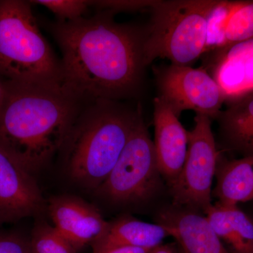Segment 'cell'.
<instances>
[{"label":"cell","instance_id":"d4e9b609","mask_svg":"<svg viewBox=\"0 0 253 253\" xmlns=\"http://www.w3.org/2000/svg\"><path fill=\"white\" fill-rule=\"evenodd\" d=\"M5 95V88L3 81H0V109H1V105L4 101Z\"/></svg>","mask_w":253,"mask_h":253},{"label":"cell","instance_id":"5b68a950","mask_svg":"<svg viewBox=\"0 0 253 253\" xmlns=\"http://www.w3.org/2000/svg\"><path fill=\"white\" fill-rule=\"evenodd\" d=\"M219 0L151 1V25L144 54L147 66L157 58L191 66L207 52L208 23Z\"/></svg>","mask_w":253,"mask_h":253},{"label":"cell","instance_id":"4fadbf2b","mask_svg":"<svg viewBox=\"0 0 253 253\" xmlns=\"http://www.w3.org/2000/svg\"><path fill=\"white\" fill-rule=\"evenodd\" d=\"M212 78L225 102L253 92V39L214 51ZM214 53V52H213Z\"/></svg>","mask_w":253,"mask_h":253},{"label":"cell","instance_id":"9c48e42d","mask_svg":"<svg viewBox=\"0 0 253 253\" xmlns=\"http://www.w3.org/2000/svg\"><path fill=\"white\" fill-rule=\"evenodd\" d=\"M32 174L0 146V226L42 211L44 199Z\"/></svg>","mask_w":253,"mask_h":253},{"label":"cell","instance_id":"9a60e30c","mask_svg":"<svg viewBox=\"0 0 253 253\" xmlns=\"http://www.w3.org/2000/svg\"><path fill=\"white\" fill-rule=\"evenodd\" d=\"M206 217L212 230L231 253H253V219L238 206L216 203Z\"/></svg>","mask_w":253,"mask_h":253},{"label":"cell","instance_id":"277c9868","mask_svg":"<svg viewBox=\"0 0 253 253\" xmlns=\"http://www.w3.org/2000/svg\"><path fill=\"white\" fill-rule=\"evenodd\" d=\"M29 1L0 0V76L61 86V60L42 34Z\"/></svg>","mask_w":253,"mask_h":253},{"label":"cell","instance_id":"6da1fadb","mask_svg":"<svg viewBox=\"0 0 253 253\" xmlns=\"http://www.w3.org/2000/svg\"><path fill=\"white\" fill-rule=\"evenodd\" d=\"M114 14L99 10L51 25L62 52L61 86L84 104L127 99L140 89L146 30L116 23Z\"/></svg>","mask_w":253,"mask_h":253},{"label":"cell","instance_id":"7c38bea8","mask_svg":"<svg viewBox=\"0 0 253 253\" xmlns=\"http://www.w3.org/2000/svg\"><path fill=\"white\" fill-rule=\"evenodd\" d=\"M154 104V144L158 169L170 187L177 179L185 161L188 131L161 98H155Z\"/></svg>","mask_w":253,"mask_h":253},{"label":"cell","instance_id":"52a82bcc","mask_svg":"<svg viewBox=\"0 0 253 253\" xmlns=\"http://www.w3.org/2000/svg\"><path fill=\"white\" fill-rule=\"evenodd\" d=\"M194 122V129L187 131L184 166L169 189L172 205L205 213L212 205V180L219 153L211 128L212 120L196 114Z\"/></svg>","mask_w":253,"mask_h":253},{"label":"cell","instance_id":"5bb4252c","mask_svg":"<svg viewBox=\"0 0 253 253\" xmlns=\"http://www.w3.org/2000/svg\"><path fill=\"white\" fill-rule=\"evenodd\" d=\"M168 236L160 224L123 217L109 222L104 234L90 246L92 253L120 247L152 250L161 246Z\"/></svg>","mask_w":253,"mask_h":253},{"label":"cell","instance_id":"cb8c5ba5","mask_svg":"<svg viewBox=\"0 0 253 253\" xmlns=\"http://www.w3.org/2000/svg\"><path fill=\"white\" fill-rule=\"evenodd\" d=\"M150 253H180L172 244L163 245L155 248Z\"/></svg>","mask_w":253,"mask_h":253},{"label":"cell","instance_id":"44dd1931","mask_svg":"<svg viewBox=\"0 0 253 253\" xmlns=\"http://www.w3.org/2000/svg\"><path fill=\"white\" fill-rule=\"evenodd\" d=\"M0 253H32L31 238L0 231Z\"/></svg>","mask_w":253,"mask_h":253},{"label":"cell","instance_id":"30bf717a","mask_svg":"<svg viewBox=\"0 0 253 253\" xmlns=\"http://www.w3.org/2000/svg\"><path fill=\"white\" fill-rule=\"evenodd\" d=\"M47 206L55 229L77 251L101 237L109 226L96 208L76 196H56Z\"/></svg>","mask_w":253,"mask_h":253},{"label":"cell","instance_id":"7a4b0ae2","mask_svg":"<svg viewBox=\"0 0 253 253\" xmlns=\"http://www.w3.org/2000/svg\"><path fill=\"white\" fill-rule=\"evenodd\" d=\"M3 83L0 146L33 174L61 151L85 104L60 85Z\"/></svg>","mask_w":253,"mask_h":253},{"label":"cell","instance_id":"8fae6325","mask_svg":"<svg viewBox=\"0 0 253 253\" xmlns=\"http://www.w3.org/2000/svg\"><path fill=\"white\" fill-rule=\"evenodd\" d=\"M156 224L176 240L180 253H231L198 211L172 204L158 211Z\"/></svg>","mask_w":253,"mask_h":253},{"label":"cell","instance_id":"e0dca14e","mask_svg":"<svg viewBox=\"0 0 253 253\" xmlns=\"http://www.w3.org/2000/svg\"><path fill=\"white\" fill-rule=\"evenodd\" d=\"M217 119L228 147L242 155L253 156V92L227 101Z\"/></svg>","mask_w":253,"mask_h":253},{"label":"cell","instance_id":"2e32d148","mask_svg":"<svg viewBox=\"0 0 253 253\" xmlns=\"http://www.w3.org/2000/svg\"><path fill=\"white\" fill-rule=\"evenodd\" d=\"M213 196L221 206H238L253 200V156L218 158Z\"/></svg>","mask_w":253,"mask_h":253},{"label":"cell","instance_id":"ba28073f","mask_svg":"<svg viewBox=\"0 0 253 253\" xmlns=\"http://www.w3.org/2000/svg\"><path fill=\"white\" fill-rule=\"evenodd\" d=\"M159 94L177 118L194 111L217 120L225 102L221 88L205 68L171 64L156 68Z\"/></svg>","mask_w":253,"mask_h":253},{"label":"cell","instance_id":"d6986e66","mask_svg":"<svg viewBox=\"0 0 253 253\" xmlns=\"http://www.w3.org/2000/svg\"><path fill=\"white\" fill-rule=\"evenodd\" d=\"M32 253H77L54 226L46 223L37 224L31 237Z\"/></svg>","mask_w":253,"mask_h":253},{"label":"cell","instance_id":"3957f363","mask_svg":"<svg viewBox=\"0 0 253 253\" xmlns=\"http://www.w3.org/2000/svg\"><path fill=\"white\" fill-rule=\"evenodd\" d=\"M142 113L117 101L98 100L83 108L62 149L67 171L90 189L104 184Z\"/></svg>","mask_w":253,"mask_h":253},{"label":"cell","instance_id":"ffe728a7","mask_svg":"<svg viewBox=\"0 0 253 253\" xmlns=\"http://www.w3.org/2000/svg\"><path fill=\"white\" fill-rule=\"evenodd\" d=\"M31 4L45 6L57 17V21L68 22L84 17L89 6V1L83 0H36Z\"/></svg>","mask_w":253,"mask_h":253},{"label":"cell","instance_id":"8992f818","mask_svg":"<svg viewBox=\"0 0 253 253\" xmlns=\"http://www.w3.org/2000/svg\"><path fill=\"white\" fill-rule=\"evenodd\" d=\"M154 141L141 113L117 163L98 190L104 197L119 204L147 201L162 184Z\"/></svg>","mask_w":253,"mask_h":253},{"label":"cell","instance_id":"ac0fdd59","mask_svg":"<svg viewBox=\"0 0 253 253\" xmlns=\"http://www.w3.org/2000/svg\"><path fill=\"white\" fill-rule=\"evenodd\" d=\"M251 39H253V0L234 1L224 20L220 47L215 51Z\"/></svg>","mask_w":253,"mask_h":253},{"label":"cell","instance_id":"7402d4cb","mask_svg":"<svg viewBox=\"0 0 253 253\" xmlns=\"http://www.w3.org/2000/svg\"><path fill=\"white\" fill-rule=\"evenodd\" d=\"M151 1H89L90 6L97 11L108 10L116 14L122 11H136L149 8Z\"/></svg>","mask_w":253,"mask_h":253},{"label":"cell","instance_id":"603a6c76","mask_svg":"<svg viewBox=\"0 0 253 253\" xmlns=\"http://www.w3.org/2000/svg\"><path fill=\"white\" fill-rule=\"evenodd\" d=\"M152 250L140 249V248L120 247L92 253H150Z\"/></svg>","mask_w":253,"mask_h":253}]
</instances>
